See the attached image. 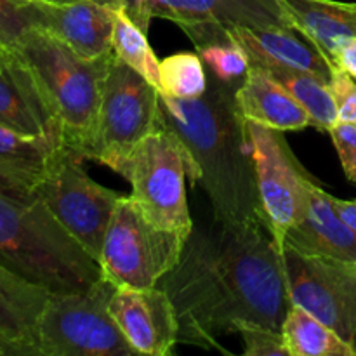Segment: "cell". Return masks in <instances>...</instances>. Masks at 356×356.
I'll use <instances>...</instances> for the list:
<instances>
[{
    "label": "cell",
    "mask_w": 356,
    "mask_h": 356,
    "mask_svg": "<svg viewBox=\"0 0 356 356\" xmlns=\"http://www.w3.org/2000/svg\"><path fill=\"white\" fill-rule=\"evenodd\" d=\"M263 68V66H261ZM270 76L287 89V92L308 111L312 127L329 132L339 122L337 108L330 94L329 82L313 73L289 68H263Z\"/></svg>",
    "instance_id": "cell-25"
},
{
    "label": "cell",
    "mask_w": 356,
    "mask_h": 356,
    "mask_svg": "<svg viewBox=\"0 0 356 356\" xmlns=\"http://www.w3.org/2000/svg\"><path fill=\"white\" fill-rule=\"evenodd\" d=\"M291 245L306 254L356 263V229L341 219L332 205V195L322 186L313 191L308 216L292 226L280 247Z\"/></svg>",
    "instance_id": "cell-18"
},
{
    "label": "cell",
    "mask_w": 356,
    "mask_h": 356,
    "mask_svg": "<svg viewBox=\"0 0 356 356\" xmlns=\"http://www.w3.org/2000/svg\"><path fill=\"white\" fill-rule=\"evenodd\" d=\"M0 264L51 294L89 291L99 263L38 198L0 193Z\"/></svg>",
    "instance_id": "cell-3"
},
{
    "label": "cell",
    "mask_w": 356,
    "mask_h": 356,
    "mask_svg": "<svg viewBox=\"0 0 356 356\" xmlns=\"http://www.w3.org/2000/svg\"><path fill=\"white\" fill-rule=\"evenodd\" d=\"M247 132L252 146L261 214L280 247L289 229L308 216L313 191L320 183L302 167L282 131L247 120Z\"/></svg>",
    "instance_id": "cell-9"
},
{
    "label": "cell",
    "mask_w": 356,
    "mask_h": 356,
    "mask_svg": "<svg viewBox=\"0 0 356 356\" xmlns=\"http://www.w3.org/2000/svg\"><path fill=\"white\" fill-rule=\"evenodd\" d=\"M238 86L209 75L207 92L197 99L160 94V120L183 143L188 177L204 188L214 218L264 226L247 120L236 104Z\"/></svg>",
    "instance_id": "cell-2"
},
{
    "label": "cell",
    "mask_w": 356,
    "mask_h": 356,
    "mask_svg": "<svg viewBox=\"0 0 356 356\" xmlns=\"http://www.w3.org/2000/svg\"><path fill=\"white\" fill-rule=\"evenodd\" d=\"M65 146L52 138H37L0 125V193L33 198Z\"/></svg>",
    "instance_id": "cell-16"
},
{
    "label": "cell",
    "mask_w": 356,
    "mask_h": 356,
    "mask_svg": "<svg viewBox=\"0 0 356 356\" xmlns=\"http://www.w3.org/2000/svg\"><path fill=\"white\" fill-rule=\"evenodd\" d=\"M179 28L193 42L209 75L229 86L243 82L250 68V58L226 24L184 23Z\"/></svg>",
    "instance_id": "cell-22"
},
{
    "label": "cell",
    "mask_w": 356,
    "mask_h": 356,
    "mask_svg": "<svg viewBox=\"0 0 356 356\" xmlns=\"http://www.w3.org/2000/svg\"><path fill=\"white\" fill-rule=\"evenodd\" d=\"M131 198L156 226L183 236L193 229L186 197L188 156L181 139L162 120L132 152L120 172Z\"/></svg>",
    "instance_id": "cell-8"
},
{
    "label": "cell",
    "mask_w": 356,
    "mask_h": 356,
    "mask_svg": "<svg viewBox=\"0 0 356 356\" xmlns=\"http://www.w3.org/2000/svg\"><path fill=\"white\" fill-rule=\"evenodd\" d=\"M33 2H52V3H68V2H76V0H33Z\"/></svg>",
    "instance_id": "cell-35"
},
{
    "label": "cell",
    "mask_w": 356,
    "mask_h": 356,
    "mask_svg": "<svg viewBox=\"0 0 356 356\" xmlns=\"http://www.w3.org/2000/svg\"><path fill=\"white\" fill-rule=\"evenodd\" d=\"M30 28L26 0H0V47L14 49Z\"/></svg>",
    "instance_id": "cell-28"
},
{
    "label": "cell",
    "mask_w": 356,
    "mask_h": 356,
    "mask_svg": "<svg viewBox=\"0 0 356 356\" xmlns=\"http://www.w3.org/2000/svg\"><path fill=\"white\" fill-rule=\"evenodd\" d=\"M0 356H21V353L14 344L0 339Z\"/></svg>",
    "instance_id": "cell-34"
},
{
    "label": "cell",
    "mask_w": 356,
    "mask_h": 356,
    "mask_svg": "<svg viewBox=\"0 0 356 356\" xmlns=\"http://www.w3.org/2000/svg\"><path fill=\"white\" fill-rule=\"evenodd\" d=\"M149 13L177 26L184 23L291 26L277 0H152Z\"/></svg>",
    "instance_id": "cell-17"
},
{
    "label": "cell",
    "mask_w": 356,
    "mask_h": 356,
    "mask_svg": "<svg viewBox=\"0 0 356 356\" xmlns=\"http://www.w3.org/2000/svg\"><path fill=\"white\" fill-rule=\"evenodd\" d=\"M250 65L313 73L329 82L332 65L291 26H228Z\"/></svg>",
    "instance_id": "cell-15"
},
{
    "label": "cell",
    "mask_w": 356,
    "mask_h": 356,
    "mask_svg": "<svg viewBox=\"0 0 356 356\" xmlns=\"http://www.w3.org/2000/svg\"><path fill=\"white\" fill-rule=\"evenodd\" d=\"M186 236L149 221L131 195H122L104 235L101 273L115 287L149 289L176 266Z\"/></svg>",
    "instance_id": "cell-7"
},
{
    "label": "cell",
    "mask_w": 356,
    "mask_h": 356,
    "mask_svg": "<svg viewBox=\"0 0 356 356\" xmlns=\"http://www.w3.org/2000/svg\"><path fill=\"white\" fill-rule=\"evenodd\" d=\"M0 125L61 143L58 125L45 106L33 73L19 52L9 47H0Z\"/></svg>",
    "instance_id": "cell-14"
},
{
    "label": "cell",
    "mask_w": 356,
    "mask_h": 356,
    "mask_svg": "<svg viewBox=\"0 0 356 356\" xmlns=\"http://www.w3.org/2000/svg\"><path fill=\"white\" fill-rule=\"evenodd\" d=\"M115 285L104 277L83 292L49 294L37 327L38 356H132L110 313Z\"/></svg>",
    "instance_id": "cell-5"
},
{
    "label": "cell",
    "mask_w": 356,
    "mask_h": 356,
    "mask_svg": "<svg viewBox=\"0 0 356 356\" xmlns=\"http://www.w3.org/2000/svg\"><path fill=\"white\" fill-rule=\"evenodd\" d=\"M339 155L341 165L350 181L356 183V122H337L329 131Z\"/></svg>",
    "instance_id": "cell-30"
},
{
    "label": "cell",
    "mask_w": 356,
    "mask_h": 356,
    "mask_svg": "<svg viewBox=\"0 0 356 356\" xmlns=\"http://www.w3.org/2000/svg\"><path fill=\"white\" fill-rule=\"evenodd\" d=\"M209 89V73L198 52H176L160 59V94L197 99Z\"/></svg>",
    "instance_id": "cell-26"
},
{
    "label": "cell",
    "mask_w": 356,
    "mask_h": 356,
    "mask_svg": "<svg viewBox=\"0 0 356 356\" xmlns=\"http://www.w3.org/2000/svg\"><path fill=\"white\" fill-rule=\"evenodd\" d=\"M285 285L298 305L356 350V263L280 247Z\"/></svg>",
    "instance_id": "cell-10"
},
{
    "label": "cell",
    "mask_w": 356,
    "mask_h": 356,
    "mask_svg": "<svg viewBox=\"0 0 356 356\" xmlns=\"http://www.w3.org/2000/svg\"><path fill=\"white\" fill-rule=\"evenodd\" d=\"M332 205L344 222L356 229V200H341L332 197Z\"/></svg>",
    "instance_id": "cell-33"
},
{
    "label": "cell",
    "mask_w": 356,
    "mask_h": 356,
    "mask_svg": "<svg viewBox=\"0 0 356 356\" xmlns=\"http://www.w3.org/2000/svg\"><path fill=\"white\" fill-rule=\"evenodd\" d=\"M236 104L245 120L264 127L282 132L312 127L308 111L282 83L257 65H250L245 79L236 89Z\"/></svg>",
    "instance_id": "cell-20"
},
{
    "label": "cell",
    "mask_w": 356,
    "mask_h": 356,
    "mask_svg": "<svg viewBox=\"0 0 356 356\" xmlns=\"http://www.w3.org/2000/svg\"><path fill=\"white\" fill-rule=\"evenodd\" d=\"M334 65L339 66L356 80V37L344 42L334 56Z\"/></svg>",
    "instance_id": "cell-32"
},
{
    "label": "cell",
    "mask_w": 356,
    "mask_h": 356,
    "mask_svg": "<svg viewBox=\"0 0 356 356\" xmlns=\"http://www.w3.org/2000/svg\"><path fill=\"white\" fill-rule=\"evenodd\" d=\"M280 332L289 356H356L339 334L298 305H291Z\"/></svg>",
    "instance_id": "cell-23"
},
{
    "label": "cell",
    "mask_w": 356,
    "mask_h": 356,
    "mask_svg": "<svg viewBox=\"0 0 356 356\" xmlns=\"http://www.w3.org/2000/svg\"><path fill=\"white\" fill-rule=\"evenodd\" d=\"M329 89L337 108L341 122H356V82L350 73L332 66L329 79Z\"/></svg>",
    "instance_id": "cell-29"
},
{
    "label": "cell",
    "mask_w": 356,
    "mask_h": 356,
    "mask_svg": "<svg viewBox=\"0 0 356 356\" xmlns=\"http://www.w3.org/2000/svg\"><path fill=\"white\" fill-rule=\"evenodd\" d=\"M80 162L82 160L63 149L51 172L35 191V198L94 259L99 261L108 225L122 195L96 183Z\"/></svg>",
    "instance_id": "cell-11"
},
{
    "label": "cell",
    "mask_w": 356,
    "mask_h": 356,
    "mask_svg": "<svg viewBox=\"0 0 356 356\" xmlns=\"http://www.w3.org/2000/svg\"><path fill=\"white\" fill-rule=\"evenodd\" d=\"M110 2L111 21V51L120 61L145 76L160 92V59L148 42V33L125 13L117 0Z\"/></svg>",
    "instance_id": "cell-24"
},
{
    "label": "cell",
    "mask_w": 356,
    "mask_h": 356,
    "mask_svg": "<svg viewBox=\"0 0 356 356\" xmlns=\"http://www.w3.org/2000/svg\"><path fill=\"white\" fill-rule=\"evenodd\" d=\"M110 313L138 355L167 356L179 343V320L169 294L149 289L115 287Z\"/></svg>",
    "instance_id": "cell-12"
},
{
    "label": "cell",
    "mask_w": 356,
    "mask_h": 356,
    "mask_svg": "<svg viewBox=\"0 0 356 356\" xmlns=\"http://www.w3.org/2000/svg\"><path fill=\"white\" fill-rule=\"evenodd\" d=\"M117 2L148 33L149 23L153 19L152 13H149V3H152V0H117Z\"/></svg>",
    "instance_id": "cell-31"
},
{
    "label": "cell",
    "mask_w": 356,
    "mask_h": 356,
    "mask_svg": "<svg viewBox=\"0 0 356 356\" xmlns=\"http://www.w3.org/2000/svg\"><path fill=\"white\" fill-rule=\"evenodd\" d=\"M49 294L0 264V339L14 344L21 356H38L37 327Z\"/></svg>",
    "instance_id": "cell-21"
},
{
    "label": "cell",
    "mask_w": 356,
    "mask_h": 356,
    "mask_svg": "<svg viewBox=\"0 0 356 356\" xmlns=\"http://www.w3.org/2000/svg\"><path fill=\"white\" fill-rule=\"evenodd\" d=\"M179 320V343L204 350L240 322L282 329L291 299L280 247L263 225L212 218L193 226L176 266L162 278Z\"/></svg>",
    "instance_id": "cell-1"
},
{
    "label": "cell",
    "mask_w": 356,
    "mask_h": 356,
    "mask_svg": "<svg viewBox=\"0 0 356 356\" xmlns=\"http://www.w3.org/2000/svg\"><path fill=\"white\" fill-rule=\"evenodd\" d=\"M236 334L242 337L245 356H289L280 330L261 323L240 322Z\"/></svg>",
    "instance_id": "cell-27"
},
{
    "label": "cell",
    "mask_w": 356,
    "mask_h": 356,
    "mask_svg": "<svg viewBox=\"0 0 356 356\" xmlns=\"http://www.w3.org/2000/svg\"><path fill=\"white\" fill-rule=\"evenodd\" d=\"M289 23L327 61L334 65L336 51L356 37V2L337 0H277Z\"/></svg>",
    "instance_id": "cell-19"
},
{
    "label": "cell",
    "mask_w": 356,
    "mask_h": 356,
    "mask_svg": "<svg viewBox=\"0 0 356 356\" xmlns=\"http://www.w3.org/2000/svg\"><path fill=\"white\" fill-rule=\"evenodd\" d=\"M159 97L155 86L113 54L83 160H96L120 174L136 146L159 127Z\"/></svg>",
    "instance_id": "cell-6"
},
{
    "label": "cell",
    "mask_w": 356,
    "mask_h": 356,
    "mask_svg": "<svg viewBox=\"0 0 356 356\" xmlns=\"http://www.w3.org/2000/svg\"><path fill=\"white\" fill-rule=\"evenodd\" d=\"M14 49L33 73L65 149L83 160L96 127L113 52L101 58H86L37 26L30 28Z\"/></svg>",
    "instance_id": "cell-4"
},
{
    "label": "cell",
    "mask_w": 356,
    "mask_h": 356,
    "mask_svg": "<svg viewBox=\"0 0 356 356\" xmlns=\"http://www.w3.org/2000/svg\"><path fill=\"white\" fill-rule=\"evenodd\" d=\"M33 26L49 31L86 58L111 54V21L108 0H76L68 3L26 0Z\"/></svg>",
    "instance_id": "cell-13"
}]
</instances>
